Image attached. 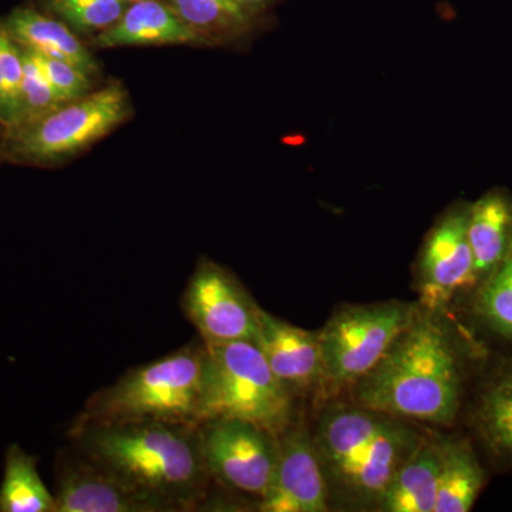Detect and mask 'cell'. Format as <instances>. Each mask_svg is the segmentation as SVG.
Returning a JSON list of instances; mask_svg holds the SVG:
<instances>
[{
  "label": "cell",
  "instance_id": "11",
  "mask_svg": "<svg viewBox=\"0 0 512 512\" xmlns=\"http://www.w3.org/2000/svg\"><path fill=\"white\" fill-rule=\"evenodd\" d=\"M279 457L274 481L259 500L262 512H326L328 483L313 434L295 421L278 437Z\"/></svg>",
  "mask_w": 512,
  "mask_h": 512
},
{
  "label": "cell",
  "instance_id": "6",
  "mask_svg": "<svg viewBox=\"0 0 512 512\" xmlns=\"http://www.w3.org/2000/svg\"><path fill=\"white\" fill-rule=\"evenodd\" d=\"M127 116L126 93L119 84H111L16 128L12 150L16 156L36 163L60 160L106 136Z\"/></svg>",
  "mask_w": 512,
  "mask_h": 512
},
{
  "label": "cell",
  "instance_id": "19",
  "mask_svg": "<svg viewBox=\"0 0 512 512\" xmlns=\"http://www.w3.org/2000/svg\"><path fill=\"white\" fill-rule=\"evenodd\" d=\"M0 512H56L55 495L40 478L36 458L19 444H10L6 450Z\"/></svg>",
  "mask_w": 512,
  "mask_h": 512
},
{
  "label": "cell",
  "instance_id": "8",
  "mask_svg": "<svg viewBox=\"0 0 512 512\" xmlns=\"http://www.w3.org/2000/svg\"><path fill=\"white\" fill-rule=\"evenodd\" d=\"M180 306L205 345L255 340L261 306L228 269L215 262L202 259L197 265Z\"/></svg>",
  "mask_w": 512,
  "mask_h": 512
},
{
  "label": "cell",
  "instance_id": "18",
  "mask_svg": "<svg viewBox=\"0 0 512 512\" xmlns=\"http://www.w3.org/2000/svg\"><path fill=\"white\" fill-rule=\"evenodd\" d=\"M485 474L466 440H440L439 491L434 512H467L483 490Z\"/></svg>",
  "mask_w": 512,
  "mask_h": 512
},
{
  "label": "cell",
  "instance_id": "9",
  "mask_svg": "<svg viewBox=\"0 0 512 512\" xmlns=\"http://www.w3.org/2000/svg\"><path fill=\"white\" fill-rule=\"evenodd\" d=\"M421 440L423 436L409 420L393 417L372 443L325 471L330 508L338 505L349 510H376L397 468Z\"/></svg>",
  "mask_w": 512,
  "mask_h": 512
},
{
  "label": "cell",
  "instance_id": "10",
  "mask_svg": "<svg viewBox=\"0 0 512 512\" xmlns=\"http://www.w3.org/2000/svg\"><path fill=\"white\" fill-rule=\"evenodd\" d=\"M56 512H168L70 444L56 463Z\"/></svg>",
  "mask_w": 512,
  "mask_h": 512
},
{
  "label": "cell",
  "instance_id": "24",
  "mask_svg": "<svg viewBox=\"0 0 512 512\" xmlns=\"http://www.w3.org/2000/svg\"><path fill=\"white\" fill-rule=\"evenodd\" d=\"M32 52V50H30ZM47 79L64 104L82 99L90 89L89 74L73 64L33 52Z\"/></svg>",
  "mask_w": 512,
  "mask_h": 512
},
{
  "label": "cell",
  "instance_id": "15",
  "mask_svg": "<svg viewBox=\"0 0 512 512\" xmlns=\"http://www.w3.org/2000/svg\"><path fill=\"white\" fill-rule=\"evenodd\" d=\"M198 33L177 12L156 0H140L114 26L101 33V47L185 45L198 40Z\"/></svg>",
  "mask_w": 512,
  "mask_h": 512
},
{
  "label": "cell",
  "instance_id": "21",
  "mask_svg": "<svg viewBox=\"0 0 512 512\" xmlns=\"http://www.w3.org/2000/svg\"><path fill=\"white\" fill-rule=\"evenodd\" d=\"M476 311L494 332L512 342V242L500 265L483 279Z\"/></svg>",
  "mask_w": 512,
  "mask_h": 512
},
{
  "label": "cell",
  "instance_id": "12",
  "mask_svg": "<svg viewBox=\"0 0 512 512\" xmlns=\"http://www.w3.org/2000/svg\"><path fill=\"white\" fill-rule=\"evenodd\" d=\"M467 227L468 208H456L430 232L419 262L424 308L441 311L457 292L478 282Z\"/></svg>",
  "mask_w": 512,
  "mask_h": 512
},
{
  "label": "cell",
  "instance_id": "14",
  "mask_svg": "<svg viewBox=\"0 0 512 512\" xmlns=\"http://www.w3.org/2000/svg\"><path fill=\"white\" fill-rule=\"evenodd\" d=\"M440 440L420 441L387 485L376 510L382 512H434L439 491Z\"/></svg>",
  "mask_w": 512,
  "mask_h": 512
},
{
  "label": "cell",
  "instance_id": "16",
  "mask_svg": "<svg viewBox=\"0 0 512 512\" xmlns=\"http://www.w3.org/2000/svg\"><path fill=\"white\" fill-rule=\"evenodd\" d=\"M467 234L477 281H483L503 261L512 242L510 198L490 192L468 207Z\"/></svg>",
  "mask_w": 512,
  "mask_h": 512
},
{
  "label": "cell",
  "instance_id": "22",
  "mask_svg": "<svg viewBox=\"0 0 512 512\" xmlns=\"http://www.w3.org/2000/svg\"><path fill=\"white\" fill-rule=\"evenodd\" d=\"M23 56V79L20 90V120L18 127L43 119L60 109L63 101L47 79L35 55L26 49ZM16 127V128H18Z\"/></svg>",
  "mask_w": 512,
  "mask_h": 512
},
{
  "label": "cell",
  "instance_id": "3",
  "mask_svg": "<svg viewBox=\"0 0 512 512\" xmlns=\"http://www.w3.org/2000/svg\"><path fill=\"white\" fill-rule=\"evenodd\" d=\"M205 362L207 346L200 339L128 370L116 383L94 393L77 417L90 421L198 424Z\"/></svg>",
  "mask_w": 512,
  "mask_h": 512
},
{
  "label": "cell",
  "instance_id": "17",
  "mask_svg": "<svg viewBox=\"0 0 512 512\" xmlns=\"http://www.w3.org/2000/svg\"><path fill=\"white\" fill-rule=\"evenodd\" d=\"M9 35L32 52L63 60L83 73L97 72V64L86 47L62 23L45 18L35 10L18 9L6 22Z\"/></svg>",
  "mask_w": 512,
  "mask_h": 512
},
{
  "label": "cell",
  "instance_id": "5",
  "mask_svg": "<svg viewBox=\"0 0 512 512\" xmlns=\"http://www.w3.org/2000/svg\"><path fill=\"white\" fill-rule=\"evenodd\" d=\"M419 303L387 301L346 305L319 330L325 383L353 387L386 355L412 322Z\"/></svg>",
  "mask_w": 512,
  "mask_h": 512
},
{
  "label": "cell",
  "instance_id": "20",
  "mask_svg": "<svg viewBox=\"0 0 512 512\" xmlns=\"http://www.w3.org/2000/svg\"><path fill=\"white\" fill-rule=\"evenodd\" d=\"M476 420L488 447L512 463V373L497 376L484 387Z\"/></svg>",
  "mask_w": 512,
  "mask_h": 512
},
{
  "label": "cell",
  "instance_id": "1",
  "mask_svg": "<svg viewBox=\"0 0 512 512\" xmlns=\"http://www.w3.org/2000/svg\"><path fill=\"white\" fill-rule=\"evenodd\" d=\"M69 439L84 456L168 512L197 510L207 498L212 480L198 424L76 417Z\"/></svg>",
  "mask_w": 512,
  "mask_h": 512
},
{
  "label": "cell",
  "instance_id": "27",
  "mask_svg": "<svg viewBox=\"0 0 512 512\" xmlns=\"http://www.w3.org/2000/svg\"><path fill=\"white\" fill-rule=\"evenodd\" d=\"M67 2L73 3H116L121 2V0H67Z\"/></svg>",
  "mask_w": 512,
  "mask_h": 512
},
{
  "label": "cell",
  "instance_id": "2",
  "mask_svg": "<svg viewBox=\"0 0 512 512\" xmlns=\"http://www.w3.org/2000/svg\"><path fill=\"white\" fill-rule=\"evenodd\" d=\"M419 303L379 363L353 386L355 404L397 419L450 426L460 412L463 363L446 322Z\"/></svg>",
  "mask_w": 512,
  "mask_h": 512
},
{
  "label": "cell",
  "instance_id": "13",
  "mask_svg": "<svg viewBox=\"0 0 512 512\" xmlns=\"http://www.w3.org/2000/svg\"><path fill=\"white\" fill-rule=\"evenodd\" d=\"M254 342L293 396L325 383L318 332L298 328L261 309Z\"/></svg>",
  "mask_w": 512,
  "mask_h": 512
},
{
  "label": "cell",
  "instance_id": "23",
  "mask_svg": "<svg viewBox=\"0 0 512 512\" xmlns=\"http://www.w3.org/2000/svg\"><path fill=\"white\" fill-rule=\"evenodd\" d=\"M175 12L198 29H228L244 23V8L234 0H173Z\"/></svg>",
  "mask_w": 512,
  "mask_h": 512
},
{
  "label": "cell",
  "instance_id": "25",
  "mask_svg": "<svg viewBox=\"0 0 512 512\" xmlns=\"http://www.w3.org/2000/svg\"><path fill=\"white\" fill-rule=\"evenodd\" d=\"M55 8L77 30L107 28L123 15V2L73 3L56 0Z\"/></svg>",
  "mask_w": 512,
  "mask_h": 512
},
{
  "label": "cell",
  "instance_id": "4",
  "mask_svg": "<svg viewBox=\"0 0 512 512\" xmlns=\"http://www.w3.org/2000/svg\"><path fill=\"white\" fill-rule=\"evenodd\" d=\"M207 346L200 421L239 419L276 437L293 423L295 396L251 340Z\"/></svg>",
  "mask_w": 512,
  "mask_h": 512
},
{
  "label": "cell",
  "instance_id": "7",
  "mask_svg": "<svg viewBox=\"0 0 512 512\" xmlns=\"http://www.w3.org/2000/svg\"><path fill=\"white\" fill-rule=\"evenodd\" d=\"M201 453L212 481L261 500L278 466L279 440L271 431L239 419L198 424Z\"/></svg>",
  "mask_w": 512,
  "mask_h": 512
},
{
  "label": "cell",
  "instance_id": "26",
  "mask_svg": "<svg viewBox=\"0 0 512 512\" xmlns=\"http://www.w3.org/2000/svg\"><path fill=\"white\" fill-rule=\"evenodd\" d=\"M0 70L5 80L6 90L18 127L20 120V90L23 79V56L19 52L18 43L9 35L6 26L0 25Z\"/></svg>",
  "mask_w": 512,
  "mask_h": 512
},
{
  "label": "cell",
  "instance_id": "28",
  "mask_svg": "<svg viewBox=\"0 0 512 512\" xmlns=\"http://www.w3.org/2000/svg\"><path fill=\"white\" fill-rule=\"evenodd\" d=\"M131 2H140V0H131Z\"/></svg>",
  "mask_w": 512,
  "mask_h": 512
}]
</instances>
